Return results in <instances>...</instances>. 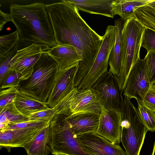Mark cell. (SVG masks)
I'll use <instances>...</instances> for the list:
<instances>
[{"mask_svg":"<svg viewBox=\"0 0 155 155\" xmlns=\"http://www.w3.org/2000/svg\"><path fill=\"white\" fill-rule=\"evenodd\" d=\"M141 46L145 48L147 52H155V31L145 28L142 36Z\"/></svg>","mask_w":155,"mask_h":155,"instance_id":"4dcf8cb0","label":"cell"},{"mask_svg":"<svg viewBox=\"0 0 155 155\" xmlns=\"http://www.w3.org/2000/svg\"><path fill=\"white\" fill-rule=\"evenodd\" d=\"M11 21L10 15L0 11V31L3 28L4 25L9 21Z\"/></svg>","mask_w":155,"mask_h":155,"instance_id":"e575fe53","label":"cell"},{"mask_svg":"<svg viewBox=\"0 0 155 155\" xmlns=\"http://www.w3.org/2000/svg\"><path fill=\"white\" fill-rule=\"evenodd\" d=\"M134 18L143 26L155 31V8L147 4L134 12Z\"/></svg>","mask_w":155,"mask_h":155,"instance_id":"cb8c5ba5","label":"cell"},{"mask_svg":"<svg viewBox=\"0 0 155 155\" xmlns=\"http://www.w3.org/2000/svg\"><path fill=\"white\" fill-rule=\"evenodd\" d=\"M59 71L56 61L45 51L35 64L31 75L21 81L18 90L38 101L47 102Z\"/></svg>","mask_w":155,"mask_h":155,"instance_id":"3957f363","label":"cell"},{"mask_svg":"<svg viewBox=\"0 0 155 155\" xmlns=\"http://www.w3.org/2000/svg\"><path fill=\"white\" fill-rule=\"evenodd\" d=\"M20 41L17 30L11 34L0 36V59L6 55Z\"/></svg>","mask_w":155,"mask_h":155,"instance_id":"484cf974","label":"cell"},{"mask_svg":"<svg viewBox=\"0 0 155 155\" xmlns=\"http://www.w3.org/2000/svg\"><path fill=\"white\" fill-rule=\"evenodd\" d=\"M45 7L58 45H69L82 55L76 75L83 78L93 65L103 39L80 16L74 3L69 0L46 4Z\"/></svg>","mask_w":155,"mask_h":155,"instance_id":"6da1fadb","label":"cell"},{"mask_svg":"<svg viewBox=\"0 0 155 155\" xmlns=\"http://www.w3.org/2000/svg\"><path fill=\"white\" fill-rule=\"evenodd\" d=\"M78 10L113 18L111 4L113 0H69Z\"/></svg>","mask_w":155,"mask_h":155,"instance_id":"d6986e66","label":"cell"},{"mask_svg":"<svg viewBox=\"0 0 155 155\" xmlns=\"http://www.w3.org/2000/svg\"><path fill=\"white\" fill-rule=\"evenodd\" d=\"M67 116L57 114L50 121L51 144L53 155H90L82 149Z\"/></svg>","mask_w":155,"mask_h":155,"instance_id":"8992f818","label":"cell"},{"mask_svg":"<svg viewBox=\"0 0 155 155\" xmlns=\"http://www.w3.org/2000/svg\"><path fill=\"white\" fill-rule=\"evenodd\" d=\"M22 80L21 75L11 68L0 81V89H3L12 87H17Z\"/></svg>","mask_w":155,"mask_h":155,"instance_id":"83f0119b","label":"cell"},{"mask_svg":"<svg viewBox=\"0 0 155 155\" xmlns=\"http://www.w3.org/2000/svg\"><path fill=\"white\" fill-rule=\"evenodd\" d=\"M148 108L155 112V91L150 89L142 101Z\"/></svg>","mask_w":155,"mask_h":155,"instance_id":"836d02e7","label":"cell"},{"mask_svg":"<svg viewBox=\"0 0 155 155\" xmlns=\"http://www.w3.org/2000/svg\"><path fill=\"white\" fill-rule=\"evenodd\" d=\"M78 63L59 71L55 85L47 102L49 107H54L75 87L74 79Z\"/></svg>","mask_w":155,"mask_h":155,"instance_id":"9a60e30c","label":"cell"},{"mask_svg":"<svg viewBox=\"0 0 155 155\" xmlns=\"http://www.w3.org/2000/svg\"><path fill=\"white\" fill-rule=\"evenodd\" d=\"M58 114L67 116L84 112L96 113L100 116L102 107L90 89L75 87L54 107Z\"/></svg>","mask_w":155,"mask_h":155,"instance_id":"52a82bcc","label":"cell"},{"mask_svg":"<svg viewBox=\"0 0 155 155\" xmlns=\"http://www.w3.org/2000/svg\"><path fill=\"white\" fill-rule=\"evenodd\" d=\"M50 121L29 120L8 124L0 131L8 130L12 134V148L22 147L30 141L43 128L50 124Z\"/></svg>","mask_w":155,"mask_h":155,"instance_id":"5bb4252c","label":"cell"},{"mask_svg":"<svg viewBox=\"0 0 155 155\" xmlns=\"http://www.w3.org/2000/svg\"><path fill=\"white\" fill-rule=\"evenodd\" d=\"M50 48L43 45L32 44L19 49L11 61V68L21 75L22 80L27 79L42 53Z\"/></svg>","mask_w":155,"mask_h":155,"instance_id":"8fae6325","label":"cell"},{"mask_svg":"<svg viewBox=\"0 0 155 155\" xmlns=\"http://www.w3.org/2000/svg\"><path fill=\"white\" fill-rule=\"evenodd\" d=\"M57 114L54 108L48 107L33 113L28 117L31 120L51 121Z\"/></svg>","mask_w":155,"mask_h":155,"instance_id":"f1b7e54d","label":"cell"},{"mask_svg":"<svg viewBox=\"0 0 155 155\" xmlns=\"http://www.w3.org/2000/svg\"><path fill=\"white\" fill-rule=\"evenodd\" d=\"M13 138L12 134L8 130L0 131V147L6 148L8 150H10L12 148Z\"/></svg>","mask_w":155,"mask_h":155,"instance_id":"d6a6232c","label":"cell"},{"mask_svg":"<svg viewBox=\"0 0 155 155\" xmlns=\"http://www.w3.org/2000/svg\"><path fill=\"white\" fill-rule=\"evenodd\" d=\"M45 5L38 2L27 5L12 4L9 15L11 21L19 33L20 41L51 48L57 44Z\"/></svg>","mask_w":155,"mask_h":155,"instance_id":"7a4b0ae2","label":"cell"},{"mask_svg":"<svg viewBox=\"0 0 155 155\" xmlns=\"http://www.w3.org/2000/svg\"><path fill=\"white\" fill-rule=\"evenodd\" d=\"M120 141L127 155H139L147 129L130 99L124 96L121 109Z\"/></svg>","mask_w":155,"mask_h":155,"instance_id":"5b68a950","label":"cell"},{"mask_svg":"<svg viewBox=\"0 0 155 155\" xmlns=\"http://www.w3.org/2000/svg\"><path fill=\"white\" fill-rule=\"evenodd\" d=\"M123 24L121 19L115 20L116 40L115 44L110 53L108 64L109 71L116 77L119 74L120 66V39Z\"/></svg>","mask_w":155,"mask_h":155,"instance_id":"7402d4cb","label":"cell"},{"mask_svg":"<svg viewBox=\"0 0 155 155\" xmlns=\"http://www.w3.org/2000/svg\"><path fill=\"white\" fill-rule=\"evenodd\" d=\"M150 83L146 71L144 59L139 58L128 76L123 95L130 99L142 101L150 89Z\"/></svg>","mask_w":155,"mask_h":155,"instance_id":"30bf717a","label":"cell"},{"mask_svg":"<svg viewBox=\"0 0 155 155\" xmlns=\"http://www.w3.org/2000/svg\"><path fill=\"white\" fill-rule=\"evenodd\" d=\"M121 119V112L102 107L98 127L95 133L113 144L119 145Z\"/></svg>","mask_w":155,"mask_h":155,"instance_id":"4fadbf2b","label":"cell"},{"mask_svg":"<svg viewBox=\"0 0 155 155\" xmlns=\"http://www.w3.org/2000/svg\"><path fill=\"white\" fill-rule=\"evenodd\" d=\"M150 89L155 91V80L151 84Z\"/></svg>","mask_w":155,"mask_h":155,"instance_id":"8d00e7d4","label":"cell"},{"mask_svg":"<svg viewBox=\"0 0 155 155\" xmlns=\"http://www.w3.org/2000/svg\"><path fill=\"white\" fill-rule=\"evenodd\" d=\"M100 116L91 112L77 113L67 116L71 129L76 136L95 132L99 124Z\"/></svg>","mask_w":155,"mask_h":155,"instance_id":"e0dca14e","label":"cell"},{"mask_svg":"<svg viewBox=\"0 0 155 155\" xmlns=\"http://www.w3.org/2000/svg\"><path fill=\"white\" fill-rule=\"evenodd\" d=\"M46 52L56 61L59 71L67 69L83 59L79 50L70 45H57Z\"/></svg>","mask_w":155,"mask_h":155,"instance_id":"2e32d148","label":"cell"},{"mask_svg":"<svg viewBox=\"0 0 155 155\" xmlns=\"http://www.w3.org/2000/svg\"><path fill=\"white\" fill-rule=\"evenodd\" d=\"M145 28L132 18L124 21L120 39V66L116 77L122 92L125 90L127 78L134 65L140 58L141 39Z\"/></svg>","mask_w":155,"mask_h":155,"instance_id":"277c9868","label":"cell"},{"mask_svg":"<svg viewBox=\"0 0 155 155\" xmlns=\"http://www.w3.org/2000/svg\"><path fill=\"white\" fill-rule=\"evenodd\" d=\"M29 44L25 43L21 41L19 44L11 51L6 55L0 59V81L4 76L11 68V61L19 49Z\"/></svg>","mask_w":155,"mask_h":155,"instance_id":"4316f807","label":"cell"},{"mask_svg":"<svg viewBox=\"0 0 155 155\" xmlns=\"http://www.w3.org/2000/svg\"><path fill=\"white\" fill-rule=\"evenodd\" d=\"M77 137L82 150L90 155H127L119 145L113 144L95 132Z\"/></svg>","mask_w":155,"mask_h":155,"instance_id":"7c38bea8","label":"cell"},{"mask_svg":"<svg viewBox=\"0 0 155 155\" xmlns=\"http://www.w3.org/2000/svg\"><path fill=\"white\" fill-rule=\"evenodd\" d=\"M23 148L28 155H48L51 153L50 124L43 128Z\"/></svg>","mask_w":155,"mask_h":155,"instance_id":"ac0fdd59","label":"cell"},{"mask_svg":"<svg viewBox=\"0 0 155 155\" xmlns=\"http://www.w3.org/2000/svg\"><path fill=\"white\" fill-rule=\"evenodd\" d=\"M137 113L142 124L148 131H155V112L147 107L142 101L137 100Z\"/></svg>","mask_w":155,"mask_h":155,"instance_id":"d4e9b609","label":"cell"},{"mask_svg":"<svg viewBox=\"0 0 155 155\" xmlns=\"http://www.w3.org/2000/svg\"><path fill=\"white\" fill-rule=\"evenodd\" d=\"M0 109L14 102L16 94L18 91L16 87L0 89Z\"/></svg>","mask_w":155,"mask_h":155,"instance_id":"f546056e","label":"cell"},{"mask_svg":"<svg viewBox=\"0 0 155 155\" xmlns=\"http://www.w3.org/2000/svg\"><path fill=\"white\" fill-rule=\"evenodd\" d=\"M103 37L101 47L93 64L77 86L78 89H90L99 78L107 71L110 55L115 41V26H108Z\"/></svg>","mask_w":155,"mask_h":155,"instance_id":"ba28073f","label":"cell"},{"mask_svg":"<svg viewBox=\"0 0 155 155\" xmlns=\"http://www.w3.org/2000/svg\"><path fill=\"white\" fill-rule=\"evenodd\" d=\"M146 71L150 84L155 80V52L149 51L144 58Z\"/></svg>","mask_w":155,"mask_h":155,"instance_id":"1f68e13d","label":"cell"},{"mask_svg":"<svg viewBox=\"0 0 155 155\" xmlns=\"http://www.w3.org/2000/svg\"><path fill=\"white\" fill-rule=\"evenodd\" d=\"M0 124L6 125L29 120L28 117L25 116L16 108L14 102L0 109Z\"/></svg>","mask_w":155,"mask_h":155,"instance_id":"603a6c76","label":"cell"},{"mask_svg":"<svg viewBox=\"0 0 155 155\" xmlns=\"http://www.w3.org/2000/svg\"><path fill=\"white\" fill-rule=\"evenodd\" d=\"M151 155H155V141L154 144L153 151Z\"/></svg>","mask_w":155,"mask_h":155,"instance_id":"74e56055","label":"cell"},{"mask_svg":"<svg viewBox=\"0 0 155 155\" xmlns=\"http://www.w3.org/2000/svg\"><path fill=\"white\" fill-rule=\"evenodd\" d=\"M14 103L18 110L28 117L33 113L50 107L47 102L38 101L19 91L16 94Z\"/></svg>","mask_w":155,"mask_h":155,"instance_id":"ffe728a7","label":"cell"},{"mask_svg":"<svg viewBox=\"0 0 155 155\" xmlns=\"http://www.w3.org/2000/svg\"><path fill=\"white\" fill-rule=\"evenodd\" d=\"M147 5L155 8V0H150Z\"/></svg>","mask_w":155,"mask_h":155,"instance_id":"d590c367","label":"cell"},{"mask_svg":"<svg viewBox=\"0 0 155 155\" xmlns=\"http://www.w3.org/2000/svg\"><path fill=\"white\" fill-rule=\"evenodd\" d=\"M150 0H113L111 4V12L114 16L118 15L121 19L124 21L134 18V11L140 6L147 4Z\"/></svg>","mask_w":155,"mask_h":155,"instance_id":"44dd1931","label":"cell"},{"mask_svg":"<svg viewBox=\"0 0 155 155\" xmlns=\"http://www.w3.org/2000/svg\"><path fill=\"white\" fill-rule=\"evenodd\" d=\"M90 89L102 107L121 112L124 101L122 92L115 77L110 72L103 74Z\"/></svg>","mask_w":155,"mask_h":155,"instance_id":"9c48e42d","label":"cell"}]
</instances>
